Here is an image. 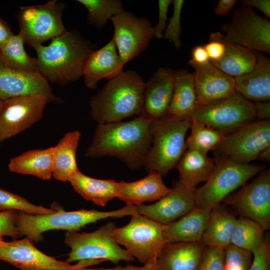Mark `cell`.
Listing matches in <instances>:
<instances>
[{"label": "cell", "instance_id": "6da1fadb", "mask_svg": "<svg viewBox=\"0 0 270 270\" xmlns=\"http://www.w3.org/2000/svg\"><path fill=\"white\" fill-rule=\"evenodd\" d=\"M150 122L140 116L126 122L98 124L85 157L114 156L133 170L144 166L152 144Z\"/></svg>", "mask_w": 270, "mask_h": 270}, {"label": "cell", "instance_id": "7a4b0ae2", "mask_svg": "<svg viewBox=\"0 0 270 270\" xmlns=\"http://www.w3.org/2000/svg\"><path fill=\"white\" fill-rule=\"evenodd\" d=\"M40 74L48 82L66 84L78 80L96 46L76 30L66 31L47 46L33 48Z\"/></svg>", "mask_w": 270, "mask_h": 270}, {"label": "cell", "instance_id": "3957f363", "mask_svg": "<svg viewBox=\"0 0 270 270\" xmlns=\"http://www.w3.org/2000/svg\"><path fill=\"white\" fill-rule=\"evenodd\" d=\"M144 83L136 71H124L90 98L91 117L98 124H104L120 122L134 114L140 116Z\"/></svg>", "mask_w": 270, "mask_h": 270}, {"label": "cell", "instance_id": "277c9868", "mask_svg": "<svg viewBox=\"0 0 270 270\" xmlns=\"http://www.w3.org/2000/svg\"><path fill=\"white\" fill-rule=\"evenodd\" d=\"M136 213V206L133 205H126L120 209L110 212L83 208L72 212L56 210L47 214H30L21 212L18 214L16 225L20 235H25L31 240L38 242L42 240V233L48 230L76 231L102 219L122 218Z\"/></svg>", "mask_w": 270, "mask_h": 270}, {"label": "cell", "instance_id": "5b68a950", "mask_svg": "<svg viewBox=\"0 0 270 270\" xmlns=\"http://www.w3.org/2000/svg\"><path fill=\"white\" fill-rule=\"evenodd\" d=\"M190 124V120H177L165 116L151 121L152 146L144 164L146 171L154 170L166 176L176 167L187 149L186 136Z\"/></svg>", "mask_w": 270, "mask_h": 270}, {"label": "cell", "instance_id": "8992f818", "mask_svg": "<svg viewBox=\"0 0 270 270\" xmlns=\"http://www.w3.org/2000/svg\"><path fill=\"white\" fill-rule=\"evenodd\" d=\"M116 228L114 222H108L91 232L67 231L64 242L71 250L66 261H79L86 266L105 260L114 264L122 260L133 261L134 257L115 240L112 232Z\"/></svg>", "mask_w": 270, "mask_h": 270}, {"label": "cell", "instance_id": "52a82bcc", "mask_svg": "<svg viewBox=\"0 0 270 270\" xmlns=\"http://www.w3.org/2000/svg\"><path fill=\"white\" fill-rule=\"evenodd\" d=\"M214 161L211 176L194 191L195 208L210 211L264 168L263 165L238 164L219 156Z\"/></svg>", "mask_w": 270, "mask_h": 270}, {"label": "cell", "instance_id": "ba28073f", "mask_svg": "<svg viewBox=\"0 0 270 270\" xmlns=\"http://www.w3.org/2000/svg\"><path fill=\"white\" fill-rule=\"evenodd\" d=\"M166 228V224L136 213L131 216L126 225L116 227L112 236L134 258L146 265L156 260L168 243L165 236Z\"/></svg>", "mask_w": 270, "mask_h": 270}, {"label": "cell", "instance_id": "9c48e42d", "mask_svg": "<svg viewBox=\"0 0 270 270\" xmlns=\"http://www.w3.org/2000/svg\"><path fill=\"white\" fill-rule=\"evenodd\" d=\"M65 6L57 0L20 6L18 18L24 42L34 48L64 33L62 16Z\"/></svg>", "mask_w": 270, "mask_h": 270}, {"label": "cell", "instance_id": "30bf717a", "mask_svg": "<svg viewBox=\"0 0 270 270\" xmlns=\"http://www.w3.org/2000/svg\"><path fill=\"white\" fill-rule=\"evenodd\" d=\"M192 116L225 135L256 120L254 102L236 92L228 97L197 107Z\"/></svg>", "mask_w": 270, "mask_h": 270}, {"label": "cell", "instance_id": "8fae6325", "mask_svg": "<svg viewBox=\"0 0 270 270\" xmlns=\"http://www.w3.org/2000/svg\"><path fill=\"white\" fill-rule=\"evenodd\" d=\"M270 148V120H256L226 134L216 150L219 156L246 164Z\"/></svg>", "mask_w": 270, "mask_h": 270}, {"label": "cell", "instance_id": "7c38bea8", "mask_svg": "<svg viewBox=\"0 0 270 270\" xmlns=\"http://www.w3.org/2000/svg\"><path fill=\"white\" fill-rule=\"evenodd\" d=\"M222 30L225 39L252 51L270 53V22L246 5L233 12L230 21Z\"/></svg>", "mask_w": 270, "mask_h": 270}, {"label": "cell", "instance_id": "4fadbf2b", "mask_svg": "<svg viewBox=\"0 0 270 270\" xmlns=\"http://www.w3.org/2000/svg\"><path fill=\"white\" fill-rule=\"evenodd\" d=\"M241 216L250 218L266 230L270 228V171H263L250 183L222 202Z\"/></svg>", "mask_w": 270, "mask_h": 270}, {"label": "cell", "instance_id": "5bb4252c", "mask_svg": "<svg viewBox=\"0 0 270 270\" xmlns=\"http://www.w3.org/2000/svg\"><path fill=\"white\" fill-rule=\"evenodd\" d=\"M48 102L47 98L42 95L18 96L3 100L0 112V142L40 120Z\"/></svg>", "mask_w": 270, "mask_h": 270}, {"label": "cell", "instance_id": "9a60e30c", "mask_svg": "<svg viewBox=\"0 0 270 270\" xmlns=\"http://www.w3.org/2000/svg\"><path fill=\"white\" fill-rule=\"evenodd\" d=\"M110 20L114 27L112 38L124 64L144 51L154 36V26L146 18L124 10Z\"/></svg>", "mask_w": 270, "mask_h": 270}, {"label": "cell", "instance_id": "2e32d148", "mask_svg": "<svg viewBox=\"0 0 270 270\" xmlns=\"http://www.w3.org/2000/svg\"><path fill=\"white\" fill-rule=\"evenodd\" d=\"M0 260L21 270H86L78 264L71 265L44 254L27 237L0 247Z\"/></svg>", "mask_w": 270, "mask_h": 270}, {"label": "cell", "instance_id": "e0dca14e", "mask_svg": "<svg viewBox=\"0 0 270 270\" xmlns=\"http://www.w3.org/2000/svg\"><path fill=\"white\" fill-rule=\"evenodd\" d=\"M28 95L44 96L48 102H62L41 74L12 69L0 62V99Z\"/></svg>", "mask_w": 270, "mask_h": 270}, {"label": "cell", "instance_id": "ac0fdd59", "mask_svg": "<svg viewBox=\"0 0 270 270\" xmlns=\"http://www.w3.org/2000/svg\"><path fill=\"white\" fill-rule=\"evenodd\" d=\"M188 62L194 70L197 107L228 97L236 92L234 78L212 62L198 64L190 60Z\"/></svg>", "mask_w": 270, "mask_h": 270}, {"label": "cell", "instance_id": "d6986e66", "mask_svg": "<svg viewBox=\"0 0 270 270\" xmlns=\"http://www.w3.org/2000/svg\"><path fill=\"white\" fill-rule=\"evenodd\" d=\"M194 191L178 182L170 192L156 203L136 206L137 212L159 223L168 224L182 218L194 208Z\"/></svg>", "mask_w": 270, "mask_h": 270}, {"label": "cell", "instance_id": "ffe728a7", "mask_svg": "<svg viewBox=\"0 0 270 270\" xmlns=\"http://www.w3.org/2000/svg\"><path fill=\"white\" fill-rule=\"evenodd\" d=\"M174 70L159 68L144 83L140 116L152 121L165 116L174 88Z\"/></svg>", "mask_w": 270, "mask_h": 270}, {"label": "cell", "instance_id": "44dd1931", "mask_svg": "<svg viewBox=\"0 0 270 270\" xmlns=\"http://www.w3.org/2000/svg\"><path fill=\"white\" fill-rule=\"evenodd\" d=\"M124 63L120 58L112 38L88 58L83 70L85 86L95 89L102 79L110 80L122 74Z\"/></svg>", "mask_w": 270, "mask_h": 270}, {"label": "cell", "instance_id": "7402d4cb", "mask_svg": "<svg viewBox=\"0 0 270 270\" xmlns=\"http://www.w3.org/2000/svg\"><path fill=\"white\" fill-rule=\"evenodd\" d=\"M256 64L250 72L234 78L236 92L248 100L269 102L270 59L260 52L253 51Z\"/></svg>", "mask_w": 270, "mask_h": 270}, {"label": "cell", "instance_id": "603a6c76", "mask_svg": "<svg viewBox=\"0 0 270 270\" xmlns=\"http://www.w3.org/2000/svg\"><path fill=\"white\" fill-rule=\"evenodd\" d=\"M205 247L202 241L168 243L154 270H198Z\"/></svg>", "mask_w": 270, "mask_h": 270}, {"label": "cell", "instance_id": "cb8c5ba5", "mask_svg": "<svg viewBox=\"0 0 270 270\" xmlns=\"http://www.w3.org/2000/svg\"><path fill=\"white\" fill-rule=\"evenodd\" d=\"M162 174L152 170L146 177L132 182H118L117 198L126 205L138 206L145 202L159 200L172 188L166 186L162 180Z\"/></svg>", "mask_w": 270, "mask_h": 270}, {"label": "cell", "instance_id": "d4e9b609", "mask_svg": "<svg viewBox=\"0 0 270 270\" xmlns=\"http://www.w3.org/2000/svg\"><path fill=\"white\" fill-rule=\"evenodd\" d=\"M196 108L194 73L186 70H174V92L164 116L177 120H190Z\"/></svg>", "mask_w": 270, "mask_h": 270}, {"label": "cell", "instance_id": "484cf974", "mask_svg": "<svg viewBox=\"0 0 270 270\" xmlns=\"http://www.w3.org/2000/svg\"><path fill=\"white\" fill-rule=\"evenodd\" d=\"M236 219V213L226 205L214 207L210 211L202 242L205 246L224 250L231 244Z\"/></svg>", "mask_w": 270, "mask_h": 270}, {"label": "cell", "instance_id": "4316f807", "mask_svg": "<svg viewBox=\"0 0 270 270\" xmlns=\"http://www.w3.org/2000/svg\"><path fill=\"white\" fill-rule=\"evenodd\" d=\"M214 166V159L208 154L186 149L176 167L179 172L178 182L187 188L195 190L200 183L208 180Z\"/></svg>", "mask_w": 270, "mask_h": 270}, {"label": "cell", "instance_id": "83f0119b", "mask_svg": "<svg viewBox=\"0 0 270 270\" xmlns=\"http://www.w3.org/2000/svg\"><path fill=\"white\" fill-rule=\"evenodd\" d=\"M209 213L194 207L182 218L166 224L165 236L168 243L202 241Z\"/></svg>", "mask_w": 270, "mask_h": 270}, {"label": "cell", "instance_id": "f1b7e54d", "mask_svg": "<svg viewBox=\"0 0 270 270\" xmlns=\"http://www.w3.org/2000/svg\"><path fill=\"white\" fill-rule=\"evenodd\" d=\"M222 42L225 47L222 58L216 61L211 62L216 67L226 74L234 77L251 70L256 62L254 52L240 45L227 41L220 32H212L209 40Z\"/></svg>", "mask_w": 270, "mask_h": 270}, {"label": "cell", "instance_id": "f546056e", "mask_svg": "<svg viewBox=\"0 0 270 270\" xmlns=\"http://www.w3.org/2000/svg\"><path fill=\"white\" fill-rule=\"evenodd\" d=\"M68 181L84 200L98 206H106L109 201L118 196V182L113 179L92 178L78 169L70 176Z\"/></svg>", "mask_w": 270, "mask_h": 270}, {"label": "cell", "instance_id": "4dcf8cb0", "mask_svg": "<svg viewBox=\"0 0 270 270\" xmlns=\"http://www.w3.org/2000/svg\"><path fill=\"white\" fill-rule=\"evenodd\" d=\"M53 146L46 149L29 150L10 159V172L50 180L53 172Z\"/></svg>", "mask_w": 270, "mask_h": 270}, {"label": "cell", "instance_id": "1f68e13d", "mask_svg": "<svg viewBox=\"0 0 270 270\" xmlns=\"http://www.w3.org/2000/svg\"><path fill=\"white\" fill-rule=\"evenodd\" d=\"M81 134L79 130L68 132L53 146L52 176L57 180L66 182L78 168L76 154Z\"/></svg>", "mask_w": 270, "mask_h": 270}, {"label": "cell", "instance_id": "d6a6232c", "mask_svg": "<svg viewBox=\"0 0 270 270\" xmlns=\"http://www.w3.org/2000/svg\"><path fill=\"white\" fill-rule=\"evenodd\" d=\"M24 43L20 32L14 34L0 49V62L12 69L40 74L36 58L27 54Z\"/></svg>", "mask_w": 270, "mask_h": 270}, {"label": "cell", "instance_id": "836d02e7", "mask_svg": "<svg viewBox=\"0 0 270 270\" xmlns=\"http://www.w3.org/2000/svg\"><path fill=\"white\" fill-rule=\"evenodd\" d=\"M190 134L186 140L187 149L196 150L208 154L217 149L224 139L222 132L190 118Z\"/></svg>", "mask_w": 270, "mask_h": 270}, {"label": "cell", "instance_id": "e575fe53", "mask_svg": "<svg viewBox=\"0 0 270 270\" xmlns=\"http://www.w3.org/2000/svg\"><path fill=\"white\" fill-rule=\"evenodd\" d=\"M264 231L255 221L240 216L236 222L231 244L252 252L264 241Z\"/></svg>", "mask_w": 270, "mask_h": 270}, {"label": "cell", "instance_id": "d590c367", "mask_svg": "<svg viewBox=\"0 0 270 270\" xmlns=\"http://www.w3.org/2000/svg\"><path fill=\"white\" fill-rule=\"evenodd\" d=\"M88 10V23L98 28L104 26L108 19L124 11L122 2L118 0H78Z\"/></svg>", "mask_w": 270, "mask_h": 270}, {"label": "cell", "instance_id": "8d00e7d4", "mask_svg": "<svg viewBox=\"0 0 270 270\" xmlns=\"http://www.w3.org/2000/svg\"><path fill=\"white\" fill-rule=\"evenodd\" d=\"M20 210L30 214H47L56 210L42 206H36L22 196L0 188V211Z\"/></svg>", "mask_w": 270, "mask_h": 270}, {"label": "cell", "instance_id": "74e56055", "mask_svg": "<svg viewBox=\"0 0 270 270\" xmlns=\"http://www.w3.org/2000/svg\"><path fill=\"white\" fill-rule=\"evenodd\" d=\"M252 252L232 244L224 249V270H250Z\"/></svg>", "mask_w": 270, "mask_h": 270}, {"label": "cell", "instance_id": "f35d334b", "mask_svg": "<svg viewBox=\"0 0 270 270\" xmlns=\"http://www.w3.org/2000/svg\"><path fill=\"white\" fill-rule=\"evenodd\" d=\"M174 4V12L169 22L166 26L164 36L168 40L178 49L181 47L180 38L181 34L180 18L183 4V0H174L172 2Z\"/></svg>", "mask_w": 270, "mask_h": 270}, {"label": "cell", "instance_id": "ab89813d", "mask_svg": "<svg viewBox=\"0 0 270 270\" xmlns=\"http://www.w3.org/2000/svg\"><path fill=\"white\" fill-rule=\"evenodd\" d=\"M198 270H224V250L206 246Z\"/></svg>", "mask_w": 270, "mask_h": 270}, {"label": "cell", "instance_id": "60d3db41", "mask_svg": "<svg viewBox=\"0 0 270 270\" xmlns=\"http://www.w3.org/2000/svg\"><path fill=\"white\" fill-rule=\"evenodd\" d=\"M18 214L16 210L0 212V236H8L14 238L20 236L16 225Z\"/></svg>", "mask_w": 270, "mask_h": 270}, {"label": "cell", "instance_id": "b9f144b4", "mask_svg": "<svg viewBox=\"0 0 270 270\" xmlns=\"http://www.w3.org/2000/svg\"><path fill=\"white\" fill-rule=\"evenodd\" d=\"M253 258L250 270H270V242L264 238L252 252Z\"/></svg>", "mask_w": 270, "mask_h": 270}, {"label": "cell", "instance_id": "7bdbcfd3", "mask_svg": "<svg viewBox=\"0 0 270 270\" xmlns=\"http://www.w3.org/2000/svg\"><path fill=\"white\" fill-rule=\"evenodd\" d=\"M170 0H159L158 20L157 24L154 26V34L158 39H161L164 36L163 32L167 26L168 20L167 14L169 6L172 3Z\"/></svg>", "mask_w": 270, "mask_h": 270}, {"label": "cell", "instance_id": "ee69618b", "mask_svg": "<svg viewBox=\"0 0 270 270\" xmlns=\"http://www.w3.org/2000/svg\"><path fill=\"white\" fill-rule=\"evenodd\" d=\"M203 46L212 62L220 60L224 55L225 47L220 40H209L208 42Z\"/></svg>", "mask_w": 270, "mask_h": 270}, {"label": "cell", "instance_id": "f6af8a7d", "mask_svg": "<svg viewBox=\"0 0 270 270\" xmlns=\"http://www.w3.org/2000/svg\"><path fill=\"white\" fill-rule=\"evenodd\" d=\"M239 2L242 5L254 7L261 11L266 18H270V0H242Z\"/></svg>", "mask_w": 270, "mask_h": 270}, {"label": "cell", "instance_id": "bcb514c9", "mask_svg": "<svg viewBox=\"0 0 270 270\" xmlns=\"http://www.w3.org/2000/svg\"><path fill=\"white\" fill-rule=\"evenodd\" d=\"M254 104L256 118L260 120H270V102H254Z\"/></svg>", "mask_w": 270, "mask_h": 270}, {"label": "cell", "instance_id": "7dc6e473", "mask_svg": "<svg viewBox=\"0 0 270 270\" xmlns=\"http://www.w3.org/2000/svg\"><path fill=\"white\" fill-rule=\"evenodd\" d=\"M192 60L193 62L203 64L210 62V58L203 46H194L192 51Z\"/></svg>", "mask_w": 270, "mask_h": 270}, {"label": "cell", "instance_id": "c3c4849f", "mask_svg": "<svg viewBox=\"0 0 270 270\" xmlns=\"http://www.w3.org/2000/svg\"><path fill=\"white\" fill-rule=\"evenodd\" d=\"M236 0H220L215 9V14L218 16H226L234 7Z\"/></svg>", "mask_w": 270, "mask_h": 270}, {"label": "cell", "instance_id": "681fc988", "mask_svg": "<svg viewBox=\"0 0 270 270\" xmlns=\"http://www.w3.org/2000/svg\"><path fill=\"white\" fill-rule=\"evenodd\" d=\"M13 35L10 26L0 16V49Z\"/></svg>", "mask_w": 270, "mask_h": 270}, {"label": "cell", "instance_id": "f907efd6", "mask_svg": "<svg viewBox=\"0 0 270 270\" xmlns=\"http://www.w3.org/2000/svg\"><path fill=\"white\" fill-rule=\"evenodd\" d=\"M259 159L264 161H268L270 159V148L264 150L260 156Z\"/></svg>", "mask_w": 270, "mask_h": 270}, {"label": "cell", "instance_id": "816d5d0a", "mask_svg": "<svg viewBox=\"0 0 270 270\" xmlns=\"http://www.w3.org/2000/svg\"><path fill=\"white\" fill-rule=\"evenodd\" d=\"M8 244V242H4L2 236H0V247L6 246Z\"/></svg>", "mask_w": 270, "mask_h": 270}, {"label": "cell", "instance_id": "f5cc1de1", "mask_svg": "<svg viewBox=\"0 0 270 270\" xmlns=\"http://www.w3.org/2000/svg\"><path fill=\"white\" fill-rule=\"evenodd\" d=\"M2 101H3L2 100L0 99V112L1 108H2Z\"/></svg>", "mask_w": 270, "mask_h": 270}]
</instances>
